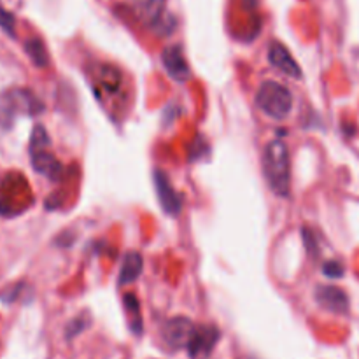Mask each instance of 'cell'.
Masks as SVG:
<instances>
[{"mask_svg": "<svg viewBox=\"0 0 359 359\" xmlns=\"http://www.w3.org/2000/svg\"><path fill=\"white\" fill-rule=\"evenodd\" d=\"M256 105L270 119L283 121L291 114L293 95L277 81H265L256 93Z\"/></svg>", "mask_w": 359, "mask_h": 359, "instance_id": "2", "label": "cell"}, {"mask_svg": "<svg viewBox=\"0 0 359 359\" xmlns=\"http://www.w3.org/2000/svg\"><path fill=\"white\" fill-rule=\"evenodd\" d=\"M161 63H163V69L167 70V74L175 83H186L191 76V70H189L181 46L175 44L165 48L163 53H161Z\"/></svg>", "mask_w": 359, "mask_h": 359, "instance_id": "9", "label": "cell"}, {"mask_svg": "<svg viewBox=\"0 0 359 359\" xmlns=\"http://www.w3.org/2000/svg\"><path fill=\"white\" fill-rule=\"evenodd\" d=\"M263 175L273 195L287 198L291 193L290 151L283 140H272L265 146L262 156Z\"/></svg>", "mask_w": 359, "mask_h": 359, "instance_id": "1", "label": "cell"}, {"mask_svg": "<svg viewBox=\"0 0 359 359\" xmlns=\"http://www.w3.org/2000/svg\"><path fill=\"white\" fill-rule=\"evenodd\" d=\"M44 111L42 102L28 90H11L0 98V126L11 128L18 114L35 116Z\"/></svg>", "mask_w": 359, "mask_h": 359, "instance_id": "4", "label": "cell"}, {"mask_svg": "<svg viewBox=\"0 0 359 359\" xmlns=\"http://www.w3.org/2000/svg\"><path fill=\"white\" fill-rule=\"evenodd\" d=\"M154 188H156L158 200H160V205L163 209L165 214L168 216H177L182 210V198L179 196V193L175 191V188L172 186L170 179L165 174L163 170H154Z\"/></svg>", "mask_w": 359, "mask_h": 359, "instance_id": "8", "label": "cell"}, {"mask_svg": "<svg viewBox=\"0 0 359 359\" xmlns=\"http://www.w3.org/2000/svg\"><path fill=\"white\" fill-rule=\"evenodd\" d=\"M25 51H27V55L30 56V60L34 62L35 67H39V69H44V67H48V63H49L48 49H46L44 42H42L41 39H37V37L28 39V41L25 42Z\"/></svg>", "mask_w": 359, "mask_h": 359, "instance_id": "14", "label": "cell"}, {"mask_svg": "<svg viewBox=\"0 0 359 359\" xmlns=\"http://www.w3.org/2000/svg\"><path fill=\"white\" fill-rule=\"evenodd\" d=\"M165 0H146L139 11L142 23L153 28L158 35H170L175 30V20L168 14L165 16Z\"/></svg>", "mask_w": 359, "mask_h": 359, "instance_id": "5", "label": "cell"}, {"mask_svg": "<svg viewBox=\"0 0 359 359\" xmlns=\"http://www.w3.org/2000/svg\"><path fill=\"white\" fill-rule=\"evenodd\" d=\"M302 238H304L305 249L311 256H318V242H316L314 233L311 228H302Z\"/></svg>", "mask_w": 359, "mask_h": 359, "instance_id": "18", "label": "cell"}, {"mask_svg": "<svg viewBox=\"0 0 359 359\" xmlns=\"http://www.w3.org/2000/svg\"><path fill=\"white\" fill-rule=\"evenodd\" d=\"M195 328L196 326L193 325L191 319L177 316V318H172L165 323L163 330H161V337H163V342L170 349H186Z\"/></svg>", "mask_w": 359, "mask_h": 359, "instance_id": "7", "label": "cell"}, {"mask_svg": "<svg viewBox=\"0 0 359 359\" xmlns=\"http://www.w3.org/2000/svg\"><path fill=\"white\" fill-rule=\"evenodd\" d=\"M88 326H90V319H84L83 316H79L67 326V339H74L76 335L83 333Z\"/></svg>", "mask_w": 359, "mask_h": 359, "instance_id": "16", "label": "cell"}, {"mask_svg": "<svg viewBox=\"0 0 359 359\" xmlns=\"http://www.w3.org/2000/svg\"><path fill=\"white\" fill-rule=\"evenodd\" d=\"M269 62L272 63L276 69H279L280 72H284L286 76L293 77V79H302L304 72H302L300 65H298L297 60L291 56L290 49L279 41H272L269 46Z\"/></svg>", "mask_w": 359, "mask_h": 359, "instance_id": "11", "label": "cell"}, {"mask_svg": "<svg viewBox=\"0 0 359 359\" xmlns=\"http://www.w3.org/2000/svg\"><path fill=\"white\" fill-rule=\"evenodd\" d=\"M51 146L48 132L42 125H37L32 132L30 139V158H32V167L37 174L44 175L49 181H60L63 174V167L58 161V158L53 153H49L48 147Z\"/></svg>", "mask_w": 359, "mask_h": 359, "instance_id": "3", "label": "cell"}, {"mask_svg": "<svg viewBox=\"0 0 359 359\" xmlns=\"http://www.w3.org/2000/svg\"><path fill=\"white\" fill-rule=\"evenodd\" d=\"M0 28L11 37H16V20L6 7H2V4H0Z\"/></svg>", "mask_w": 359, "mask_h": 359, "instance_id": "15", "label": "cell"}, {"mask_svg": "<svg viewBox=\"0 0 359 359\" xmlns=\"http://www.w3.org/2000/svg\"><path fill=\"white\" fill-rule=\"evenodd\" d=\"M123 305H125V312H126V318H128V326L132 330L133 335L140 337L142 335V314H140V304L137 300L135 294L132 293H126L123 297Z\"/></svg>", "mask_w": 359, "mask_h": 359, "instance_id": "13", "label": "cell"}, {"mask_svg": "<svg viewBox=\"0 0 359 359\" xmlns=\"http://www.w3.org/2000/svg\"><path fill=\"white\" fill-rule=\"evenodd\" d=\"M144 269V259L139 252H126L119 269V284H132L140 277Z\"/></svg>", "mask_w": 359, "mask_h": 359, "instance_id": "12", "label": "cell"}, {"mask_svg": "<svg viewBox=\"0 0 359 359\" xmlns=\"http://www.w3.org/2000/svg\"><path fill=\"white\" fill-rule=\"evenodd\" d=\"M318 305L333 314H347L349 312V297L346 291L337 286H318L314 291Z\"/></svg>", "mask_w": 359, "mask_h": 359, "instance_id": "10", "label": "cell"}, {"mask_svg": "<svg viewBox=\"0 0 359 359\" xmlns=\"http://www.w3.org/2000/svg\"><path fill=\"white\" fill-rule=\"evenodd\" d=\"M323 273H325V277H328V279H340V277H344V273H346V269H344L342 263L339 262H326L325 265H323Z\"/></svg>", "mask_w": 359, "mask_h": 359, "instance_id": "17", "label": "cell"}, {"mask_svg": "<svg viewBox=\"0 0 359 359\" xmlns=\"http://www.w3.org/2000/svg\"><path fill=\"white\" fill-rule=\"evenodd\" d=\"M221 333L216 326L212 325H202L196 326L193 332L191 340L188 344V354L191 359H207L212 354L214 347L219 342Z\"/></svg>", "mask_w": 359, "mask_h": 359, "instance_id": "6", "label": "cell"}]
</instances>
